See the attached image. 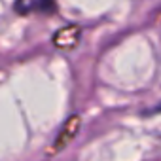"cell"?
Listing matches in <instances>:
<instances>
[{
    "instance_id": "obj_1",
    "label": "cell",
    "mask_w": 161,
    "mask_h": 161,
    "mask_svg": "<svg viewBox=\"0 0 161 161\" xmlns=\"http://www.w3.org/2000/svg\"><path fill=\"white\" fill-rule=\"evenodd\" d=\"M51 6V0H17L15 8L19 12H40Z\"/></svg>"
}]
</instances>
